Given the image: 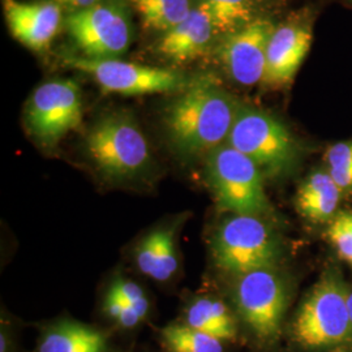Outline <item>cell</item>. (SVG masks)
Here are the masks:
<instances>
[{"mask_svg": "<svg viewBox=\"0 0 352 352\" xmlns=\"http://www.w3.org/2000/svg\"><path fill=\"white\" fill-rule=\"evenodd\" d=\"M236 101L209 80L186 89L164 113V126L175 151L196 158L225 145L239 113Z\"/></svg>", "mask_w": 352, "mask_h": 352, "instance_id": "1", "label": "cell"}, {"mask_svg": "<svg viewBox=\"0 0 352 352\" xmlns=\"http://www.w3.org/2000/svg\"><path fill=\"white\" fill-rule=\"evenodd\" d=\"M206 179L222 209L264 219L273 213L264 174L251 158L228 144L206 155Z\"/></svg>", "mask_w": 352, "mask_h": 352, "instance_id": "2", "label": "cell"}, {"mask_svg": "<svg viewBox=\"0 0 352 352\" xmlns=\"http://www.w3.org/2000/svg\"><path fill=\"white\" fill-rule=\"evenodd\" d=\"M212 252L215 264L238 277L274 267L280 257V244L264 218L231 214L217 228Z\"/></svg>", "mask_w": 352, "mask_h": 352, "instance_id": "3", "label": "cell"}, {"mask_svg": "<svg viewBox=\"0 0 352 352\" xmlns=\"http://www.w3.org/2000/svg\"><path fill=\"white\" fill-rule=\"evenodd\" d=\"M226 144L251 158L267 176L289 173L299 158L289 128L273 115L251 107H240Z\"/></svg>", "mask_w": 352, "mask_h": 352, "instance_id": "4", "label": "cell"}, {"mask_svg": "<svg viewBox=\"0 0 352 352\" xmlns=\"http://www.w3.org/2000/svg\"><path fill=\"white\" fill-rule=\"evenodd\" d=\"M87 151L102 174L119 180L138 175L151 160L144 133L123 113L106 115L91 126Z\"/></svg>", "mask_w": 352, "mask_h": 352, "instance_id": "5", "label": "cell"}, {"mask_svg": "<svg viewBox=\"0 0 352 352\" xmlns=\"http://www.w3.org/2000/svg\"><path fill=\"white\" fill-rule=\"evenodd\" d=\"M347 295L338 278H322L296 316L294 333L298 342L309 349H320L347 340L352 330Z\"/></svg>", "mask_w": 352, "mask_h": 352, "instance_id": "6", "label": "cell"}, {"mask_svg": "<svg viewBox=\"0 0 352 352\" xmlns=\"http://www.w3.org/2000/svg\"><path fill=\"white\" fill-rule=\"evenodd\" d=\"M82 122L80 88L72 80L38 87L26 104V124L39 144L54 146Z\"/></svg>", "mask_w": 352, "mask_h": 352, "instance_id": "7", "label": "cell"}, {"mask_svg": "<svg viewBox=\"0 0 352 352\" xmlns=\"http://www.w3.org/2000/svg\"><path fill=\"white\" fill-rule=\"evenodd\" d=\"M235 302L241 318L257 337L263 340L277 337L287 308L289 292L274 267L238 276Z\"/></svg>", "mask_w": 352, "mask_h": 352, "instance_id": "8", "label": "cell"}, {"mask_svg": "<svg viewBox=\"0 0 352 352\" xmlns=\"http://www.w3.org/2000/svg\"><path fill=\"white\" fill-rule=\"evenodd\" d=\"M64 63L90 75L103 91L123 96H145L175 91L184 87V78L174 71L126 63L116 59H89L68 56Z\"/></svg>", "mask_w": 352, "mask_h": 352, "instance_id": "9", "label": "cell"}, {"mask_svg": "<svg viewBox=\"0 0 352 352\" xmlns=\"http://www.w3.org/2000/svg\"><path fill=\"white\" fill-rule=\"evenodd\" d=\"M67 29L89 59H113L126 52L129 45L126 13L110 4L71 13L67 17Z\"/></svg>", "mask_w": 352, "mask_h": 352, "instance_id": "10", "label": "cell"}, {"mask_svg": "<svg viewBox=\"0 0 352 352\" xmlns=\"http://www.w3.org/2000/svg\"><path fill=\"white\" fill-rule=\"evenodd\" d=\"M274 29L269 20L256 19L227 36L221 47V60L234 81L243 87L263 82L267 45Z\"/></svg>", "mask_w": 352, "mask_h": 352, "instance_id": "11", "label": "cell"}, {"mask_svg": "<svg viewBox=\"0 0 352 352\" xmlns=\"http://www.w3.org/2000/svg\"><path fill=\"white\" fill-rule=\"evenodd\" d=\"M312 43L311 28L285 24L274 29L266 52L263 84L283 88L292 82Z\"/></svg>", "mask_w": 352, "mask_h": 352, "instance_id": "12", "label": "cell"}, {"mask_svg": "<svg viewBox=\"0 0 352 352\" xmlns=\"http://www.w3.org/2000/svg\"><path fill=\"white\" fill-rule=\"evenodd\" d=\"M4 14L13 37L34 51L49 49L62 23L60 7L51 1L4 0Z\"/></svg>", "mask_w": 352, "mask_h": 352, "instance_id": "13", "label": "cell"}, {"mask_svg": "<svg viewBox=\"0 0 352 352\" xmlns=\"http://www.w3.org/2000/svg\"><path fill=\"white\" fill-rule=\"evenodd\" d=\"M217 33L213 21L201 6L192 8L186 20L164 33L157 51L177 63L193 60L209 47L212 38Z\"/></svg>", "mask_w": 352, "mask_h": 352, "instance_id": "14", "label": "cell"}, {"mask_svg": "<svg viewBox=\"0 0 352 352\" xmlns=\"http://www.w3.org/2000/svg\"><path fill=\"white\" fill-rule=\"evenodd\" d=\"M136 264L141 273L166 282L177 270L175 227H161L148 234L136 248Z\"/></svg>", "mask_w": 352, "mask_h": 352, "instance_id": "15", "label": "cell"}, {"mask_svg": "<svg viewBox=\"0 0 352 352\" xmlns=\"http://www.w3.org/2000/svg\"><path fill=\"white\" fill-rule=\"evenodd\" d=\"M340 193L342 190L329 171H315L298 189V212L316 223L327 222L336 217Z\"/></svg>", "mask_w": 352, "mask_h": 352, "instance_id": "16", "label": "cell"}, {"mask_svg": "<svg viewBox=\"0 0 352 352\" xmlns=\"http://www.w3.org/2000/svg\"><path fill=\"white\" fill-rule=\"evenodd\" d=\"M106 338L97 329L64 321L43 334L38 352H106Z\"/></svg>", "mask_w": 352, "mask_h": 352, "instance_id": "17", "label": "cell"}, {"mask_svg": "<svg viewBox=\"0 0 352 352\" xmlns=\"http://www.w3.org/2000/svg\"><path fill=\"white\" fill-rule=\"evenodd\" d=\"M187 325L214 338L234 340L236 327L226 305L217 299L200 298L190 302L186 314Z\"/></svg>", "mask_w": 352, "mask_h": 352, "instance_id": "18", "label": "cell"}, {"mask_svg": "<svg viewBox=\"0 0 352 352\" xmlns=\"http://www.w3.org/2000/svg\"><path fill=\"white\" fill-rule=\"evenodd\" d=\"M217 33L230 36L253 23L256 0H202Z\"/></svg>", "mask_w": 352, "mask_h": 352, "instance_id": "19", "label": "cell"}, {"mask_svg": "<svg viewBox=\"0 0 352 352\" xmlns=\"http://www.w3.org/2000/svg\"><path fill=\"white\" fill-rule=\"evenodd\" d=\"M142 23L153 30L167 33L188 16L189 0H131Z\"/></svg>", "mask_w": 352, "mask_h": 352, "instance_id": "20", "label": "cell"}, {"mask_svg": "<svg viewBox=\"0 0 352 352\" xmlns=\"http://www.w3.org/2000/svg\"><path fill=\"white\" fill-rule=\"evenodd\" d=\"M162 338L171 352H223L222 340L188 325H168L162 330Z\"/></svg>", "mask_w": 352, "mask_h": 352, "instance_id": "21", "label": "cell"}, {"mask_svg": "<svg viewBox=\"0 0 352 352\" xmlns=\"http://www.w3.org/2000/svg\"><path fill=\"white\" fill-rule=\"evenodd\" d=\"M327 235L340 258L352 266V213L336 215L327 227Z\"/></svg>", "mask_w": 352, "mask_h": 352, "instance_id": "22", "label": "cell"}, {"mask_svg": "<svg viewBox=\"0 0 352 352\" xmlns=\"http://www.w3.org/2000/svg\"><path fill=\"white\" fill-rule=\"evenodd\" d=\"M109 292L126 302L129 307H132L141 318H144L148 315L149 311V302L144 294L142 289L138 286L135 282L124 279V278H118L113 280L111 287Z\"/></svg>", "mask_w": 352, "mask_h": 352, "instance_id": "23", "label": "cell"}, {"mask_svg": "<svg viewBox=\"0 0 352 352\" xmlns=\"http://www.w3.org/2000/svg\"><path fill=\"white\" fill-rule=\"evenodd\" d=\"M104 311L120 327H136L142 320L132 307H129L126 302H123L111 292H107V296L104 300Z\"/></svg>", "mask_w": 352, "mask_h": 352, "instance_id": "24", "label": "cell"}, {"mask_svg": "<svg viewBox=\"0 0 352 352\" xmlns=\"http://www.w3.org/2000/svg\"><path fill=\"white\" fill-rule=\"evenodd\" d=\"M324 158L329 170L350 166L352 164V140L340 141L329 146Z\"/></svg>", "mask_w": 352, "mask_h": 352, "instance_id": "25", "label": "cell"}, {"mask_svg": "<svg viewBox=\"0 0 352 352\" xmlns=\"http://www.w3.org/2000/svg\"><path fill=\"white\" fill-rule=\"evenodd\" d=\"M329 173L340 190L352 188V164L340 168H330Z\"/></svg>", "mask_w": 352, "mask_h": 352, "instance_id": "26", "label": "cell"}, {"mask_svg": "<svg viewBox=\"0 0 352 352\" xmlns=\"http://www.w3.org/2000/svg\"><path fill=\"white\" fill-rule=\"evenodd\" d=\"M58 1L63 3V4H68L71 7L78 8V10H85V8H90V7L97 6L101 0H58Z\"/></svg>", "mask_w": 352, "mask_h": 352, "instance_id": "27", "label": "cell"}, {"mask_svg": "<svg viewBox=\"0 0 352 352\" xmlns=\"http://www.w3.org/2000/svg\"><path fill=\"white\" fill-rule=\"evenodd\" d=\"M347 305H349V312H350L352 321V291L349 292V295H347Z\"/></svg>", "mask_w": 352, "mask_h": 352, "instance_id": "28", "label": "cell"}, {"mask_svg": "<svg viewBox=\"0 0 352 352\" xmlns=\"http://www.w3.org/2000/svg\"><path fill=\"white\" fill-rule=\"evenodd\" d=\"M6 340V337H4V334H1V343H0V352H7V342H4Z\"/></svg>", "mask_w": 352, "mask_h": 352, "instance_id": "29", "label": "cell"}]
</instances>
